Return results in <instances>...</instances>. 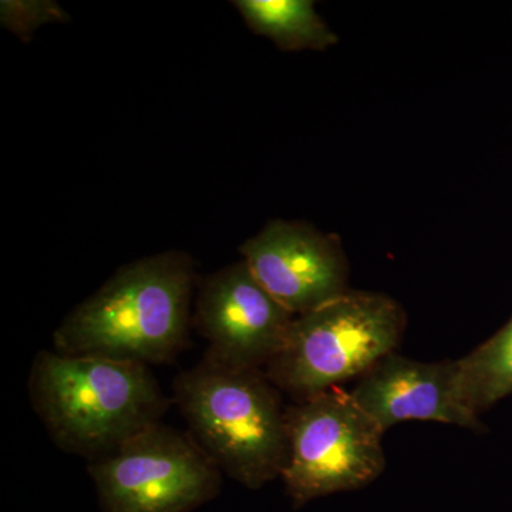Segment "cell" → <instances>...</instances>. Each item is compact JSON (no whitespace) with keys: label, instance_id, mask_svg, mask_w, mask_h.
Segmentation results:
<instances>
[{"label":"cell","instance_id":"cell-1","mask_svg":"<svg viewBox=\"0 0 512 512\" xmlns=\"http://www.w3.org/2000/svg\"><path fill=\"white\" fill-rule=\"evenodd\" d=\"M195 266L181 251L121 266L53 333V350L164 365L188 345Z\"/></svg>","mask_w":512,"mask_h":512},{"label":"cell","instance_id":"cell-2","mask_svg":"<svg viewBox=\"0 0 512 512\" xmlns=\"http://www.w3.org/2000/svg\"><path fill=\"white\" fill-rule=\"evenodd\" d=\"M28 390L53 443L89 463L161 423L171 404L150 366L53 349L33 359Z\"/></svg>","mask_w":512,"mask_h":512},{"label":"cell","instance_id":"cell-3","mask_svg":"<svg viewBox=\"0 0 512 512\" xmlns=\"http://www.w3.org/2000/svg\"><path fill=\"white\" fill-rule=\"evenodd\" d=\"M264 370L229 365L205 352L173 383L188 434L222 474L258 490L282 476L286 409Z\"/></svg>","mask_w":512,"mask_h":512},{"label":"cell","instance_id":"cell-4","mask_svg":"<svg viewBox=\"0 0 512 512\" xmlns=\"http://www.w3.org/2000/svg\"><path fill=\"white\" fill-rule=\"evenodd\" d=\"M404 313L380 293L346 291L295 316L281 352L265 375L296 402L311 399L394 352L402 339Z\"/></svg>","mask_w":512,"mask_h":512},{"label":"cell","instance_id":"cell-5","mask_svg":"<svg viewBox=\"0 0 512 512\" xmlns=\"http://www.w3.org/2000/svg\"><path fill=\"white\" fill-rule=\"evenodd\" d=\"M288 458L282 480L296 508L359 490L386 467L382 427L335 386L286 409Z\"/></svg>","mask_w":512,"mask_h":512},{"label":"cell","instance_id":"cell-6","mask_svg":"<svg viewBox=\"0 0 512 512\" xmlns=\"http://www.w3.org/2000/svg\"><path fill=\"white\" fill-rule=\"evenodd\" d=\"M103 512H192L220 494L222 473L188 433L161 423L89 464Z\"/></svg>","mask_w":512,"mask_h":512},{"label":"cell","instance_id":"cell-7","mask_svg":"<svg viewBox=\"0 0 512 512\" xmlns=\"http://www.w3.org/2000/svg\"><path fill=\"white\" fill-rule=\"evenodd\" d=\"M293 319L241 261L201 282L192 326L207 340L211 355L229 365L265 370L284 348Z\"/></svg>","mask_w":512,"mask_h":512},{"label":"cell","instance_id":"cell-8","mask_svg":"<svg viewBox=\"0 0 512 512\" xmlns=\"http://www.w3.org/2000/svg\"><path fill=\"white\" fill-rule=\"evenodd\" d=\"M239 251L256 281L293 316L348 291L339 245L306 225L271 222Z\"/></svg>","mask_w":512,"mask_h":512},{"label":"cell","instance_id":"cell-9","mask_svg":"<svg viewBox=\"0 0 512 512\" xmlns=\"http://www.w3.org/2000/svg\"><path fill=\"white\" fill-rule=\"evenodd\" d=\"M350 394L383 431L412 420L483 429L464 402L457 360L426 363L393 352L360 376Z\"/></svg>","mask_w":512,"mask_h":512},{"label":"cell","instance_id":"cell-10","mask_svg":"<svg viewBox=\"0 0 512 512\" xmlns=\"http://www.w3.org/2000/svg\"><path fill=\"white\" fill-rule=\"evenodd\" d=\"M234 5L249 28L279 49L325 50L338 42L311 0H237Z\"/></svg>","mask_w":512,"mask_h":512},{"label":"cell","instance_id":"cell-11","mask_svg":"<svg viewBox=\"0 0 512 512\" xmlns=\"http://www.w3.org/2000/svg\"><path fill=\"white\" fill-rule=\"evenodd\" d=\"M457 362L464 402L480 417L512 393V319L497 335Z\"/></svg>","mask_w":512,"mask_h":512},{"label":"cell","instance_id":"cell-12","mask_svg":"<svg viewBox=\"0 0 512 512\" xmlns=\"http://www.w3.org/2000/svg\"><path fill=\"white\" fill-rule=\"evenodd\" d=\"M70 20L69 13L55 0H2L0 23L23 42H30L33 33L50 23Z\"/></svg>","mask_w":512,"mask_h":512}]
</instances>
